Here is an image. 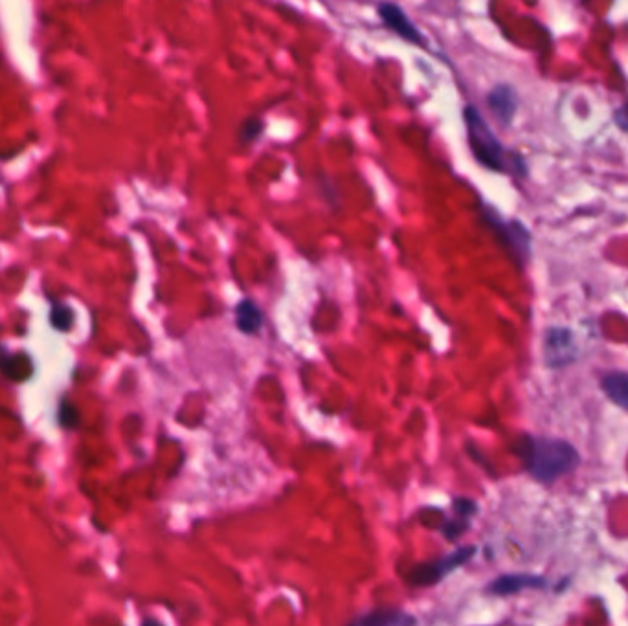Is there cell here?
<instances>
[{"instance_id":"1","label":"cell","mask_w":628,"mask_h":626,"mask_svg":"<svg viewBox=\"0 0 628 626\" xmlns=\"http://www.w3.org/2000/svg\"><path fill=\"white\" fill-rule=\"evenodd\" d=\"M527 468L538 481L550 483L572 472L579 463V454L569 443L560 439H530L525 452Z\"/></svg>"},{"instance_id":"2","label":"cell","mask_w":628,"mask_h":626,"mask_svg":"<svg viewBox=\"0 0 628 626\" xmlns=\"http://www.w3.org/2000/svg\"><path fill=\"white\" fill-rule=\"evenodd\" d=\"M465 127H467V138L472 151L474 158L478 160L482 166L492 171H505L507 160H505V151L492 133L489 123L483 120L482 112L476 107H465L463 111Z\"/></svg>"},{"instance_id":"3","label":"cell","mask_w":628,"mask_h":626,"mask_svg":"<svg viewBox=\"0 0 628 626\" xmlns=\"http://www.w3.org/2000/svg\"><path fill=\"white\" fill-rule=\"evenodd\" d=\"M474 553H476V547H461L452 555H448V557L441 558V560L426 562V564L413 567L412 573L408 575L410 582L415 584V586H432V584H437L445 575H448L450 571L460 567L461 564L470 560V557Z\"/></svg>"},{"instance_id":"4","label":"cell","mask_w":628,"mask_h":626,"mask_svg":"<svg viewBox=\"0 0 628 626\" xmlns=\"http://www.w3.org/2000/svg\"><path fill=\"white\" fill-rule=\"evenodd\" d=\"M377 11H379V17L384 26L390 28L395 35H399L400 39H405L410 44H415V46H425V37L421 35L419 28L410 21L405 9L399 8L397 4H392V2H384V4H379Z\"/></svg>"},{"instance_id":"5","label":"cell","mask_w":628,"mask_h":626,"mask_svg":"<svg viewBox=\"0 0 628 626\" xmlns=\"http://www.w3.org/2000/svg\"><path fill=\"white\" fill-rule=\"evenodd\" d=\"M544 353L550 365H562L572 360L573 338L566 329H550L544 338Z\"/></svg>"},{"instance_id":"6","label":"cell","mask_w":628,"mask_h":626,"mask_svg":"<svg viewBox=\"0 0 628 626\" xmlns=\"http://www.w3.org/2000/svg\"><path fill=\"white\" fill-rule=\"evenodd\" d=\"M0 375L8 380L24 382L34 375V360L24 351H8L0 348Z\"/></svg>"},{"instance_id":"7","label":"cell","mask_w":628,"mask_h":626,"mask_svg":"<svg viewBox=\"0 0 628 626\" xmlns=\"http://www.w3.org/2000/svg\"><path fill=\"white\" fill-rule=\"evenodd\" d=\"M487 219L496 228V233L502 237L504 245L517 256V259H524L530 256V233L525 232V228L520 223L512 221V223L504 224L496 223L491 217H487Z\"/></svg>"},{"instance_id":"8","label":"cell","mask_w":628,"mask_h":626,"mask_svg":"<svg viewBox=\"0 0 628 626\" xmlns=\"http://www.w3.org/2000/svg\"><path fill=\"white\" fill-rule=\"evenodd\" d=\"M487 101H489V108H491L492 116L500 123L507 125L512 120V116H515V112H517V94L507 85H500L496 89H492Z\"/></svg>"},{"instance_id":"9","label":"cell","mask_w":628,"mask_h":626,"mask_svg":"<svg viewBox=\"0 0 628 626\" xmlns=\"http://www.w3.org/2000/svg\"><path fill=\"white\" fill-rule=\"evenodd\" d=\"M413 617L400 610H375L360 615L349 626H413Z\"/></svg>"},{"instance_id":"10","label":"cell","mask_w":628,"mask_h":626,"mask_svg":"<svg viewBox=\"0 0 628 626\" xmlns=\"http://www.w3.org/2000/svg\"><path fill=\"white\" fill-rule=\"evenodd\" d=\"M236 325L245 335H255L263 325V314L252 300H243L236 307Z\"/></svg>"},{"instance_id":"11","label":"cell","mask_w":628,"mask_h":626,"mask_svg":"<svg viewBox=\"0 0 628 626\" xmlns=\"http://www.w3.org/2000/svg\"><path fill=\"white\" fill-rule=\"evenodd\" d=\"M602 390L608 399L628 412V373H608L602 378Z\"/></svg>"},{"instance_id":"12","label":"cell","mask_w":628,"mask_h":626,"mask_svg":"<svg viewBox=\"0 0 628 626\" xmlns=\"http://www.w3.org/2000/svg\"><path fill=\"white\" fill-rule=\"evenodd\" d=\"M544 580L538 579V577H530V575H505V577H500L495 582L491 584L492 593H498V595H509V593H517L524 587H533V586H542Z\"/></svg>"},{"instance_id":"13","label":"cell","mask_w":628,"mask_h":626,"mask_svg":"<svg viewBox=\"0 0 628 626\" xmlns=\"http://www.w3.org/2000/svg\"><path fill=\"white\" fill-rule=\"evenodd\" d=\"M48 322H50L52 329L59 330V333H70L74 329L76 314H74V309L69 303L54 300L52 305H50V311H48Z\"/></svg>"},{"instance_id":"14","label":"cell","mask_w":628,"mask_h":626,"mask_svg":"<svg viewBox=\"0 0 628 626\" xmlns=\"http://www.w3.org/2000/svg\"><path fill=\"white\" fill-rule=\"evenodd\" d=\"M57 420L59 425L66 430H72L79 425V410L78 406L70 400L63 399L59 404V412H57Z\"/></svg>"},{"instance_id":"15","label":"cell","mask_w":628,"mask_h":626,"mask_svg":"<svg viewBox=\"0 0 628 626\" xmlns=\"http://www.w3.org/2000/svg\"><path fill=\"white\" fill-rule=\"evenodd\" d=\"M263 133V121L259 118H248V120L243 121L241 129H239V138H241L243 143H250L258 140Z\"/></svg>"},{"instance_id":"16","label":"cell","mask_w":628,"mask_h":626,"mask_svg":"<svg viewBox=\"0 0 628 626\" xmlns=\"http://www.w3.org/2000/svg\"><path fill=\"white\" fill-rule=\"evenodd\" d=\"M454 509H456L457 515L465 516H470L472 513H476V503L467 500V498H457L456 502H454Z\"/></svg>"},{"instance_id":"17","label":"cell","mask_w":628,"mask_h":626,"mask_svg":"<svg viewBox=\"0 0 628 626\" xmlns=\"http://www.w3.org/2000/svg\"><path fill=\"white\" fill-rule=\"evenodd\" d=\"M463 529H465L463 523H457V522H447L443 525L445 536H447V538H450V540H454V538H456V536L460 535Z\"/></svg>"},{"instance_id":"18","label":"cell","mask_w":628,"mask_h":626,"mask_svg":"<svg viewBox=\"0 0 628 626\" xmlns=\"http://www.w3.org/2000/svg\"><path fill=\"white\" fill-rule=\"evenodd\" d=\"M615 121H617V125H619L621 129L628 131V104L623 105L619 111L615 112Z\"/></svg>"},{"instance_id":"19","label":"cell","mask_w":628,"mask_h":626,"mask_svg":"<svg viewBox=\"0 0 628 626\" xmlns=\"http://www.w3.org/2000/svg\"><path fill=\"white\" fill-rule=\"evenodd\" d=\"M142 626H162V625H160L158 621H151V619H147V621H143Z\"/></svg>"}]
</instances>
